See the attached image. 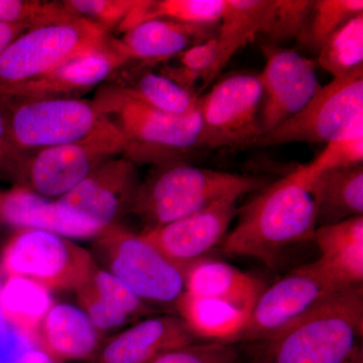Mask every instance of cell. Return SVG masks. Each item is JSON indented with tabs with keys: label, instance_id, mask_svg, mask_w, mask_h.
I'll return each instance as SVG.
<instances>
[{
	"label": "cell",
	"instance_id": "obj_9",
	"mask_svg": "<svg viewBox=\"0 0 363 363\" xmlns=\"http://www.w3.org/2000/svg\"><path fill=\"white\" fill-rule=\"evenodd\" d=\"M123 138L111 119L78 142L45 147L23 156L20 183L47 198L63 197L112 157L123 155Z\"/></svg>",
	"mask_w": 363,
	"mask_h": 363
},
{
	"label": "cell",
	"instance_id": "obj_28",
	"mask_svg": "<svg viewBox=\"0 0 363 363\" xmlns=\"http://www.w3.org/2000/svg\"><path fill=\"white\" fill-rule=\"evenodd\" d=\"M224 0H138L118 33L145 21L164 18L190 25L217 26L223 13Z\"/></svg>",
	"mask_w": 363,
	"mask_h": 363
},
{
	"label": "cell",
	"instance_id": "obj_7",
	"mask_svg": "<svg viewBox=\"0 0 363 363\" xmlns=\"http://www.w3.org/2000/svg\"><path fill=\"white\" fill-rule=\"evenodd\" d=\"M0 107L14 149L21 157L45 147L84 140L108 117L93 100L9 99Z\"/></svg>",
	"mask_w": 363,
	"mask_h": 363
},
{
	"label": "cell",
	"instance_id": "obj_8",
	"mask_svg": "<svg viewBox=\"0 0 363 363\" xmlns=\"http://www.w3.org/2000/svg\"><path fill=\"white\" fill-rule=\"evenodd\" d=\"M363 136V68L322 86L304 108L260 135L253 147L291 143H329Z\"/></svg>",
	"mask_w": 363,
	"mask_h": 363
},
{
	"label": "cell",
	"instance_id": "obj_5",
	"mask_svg": "<svg viewBox=\"0 0 363 363\" xmlns=\"http://www.w3.org/2000/svg\"><path fill=\"white\" fill-rule=\"evenodd\" d=\"M101 269L128 286L150 309H176L185 293V274L140 234L116 224L95 236Z\"/></svg>",
	"mask_w": 363,
	"mask_h": 363
},
{
	"label": "cell",
	"instance_id": "obj_25",
	"mask_svg": "<svg viewBox=\"0 0 363 363\" xmlns=\"http://www.w3.org/2000/svg\"><path fill=\"white\" fill-rule=\"evenodd\" d=\"M196 338L238 344L250 313L217 298L184 293L176 307Z\"/></svg>",
	"mask_w": 363,
	"mask_h": 363
},
{
	"label": "cell",
	"instance_id": "obj_23",
	"mask_svg": "<svg viewBox=\"0 0 363 363\" xmlns=\"http://www.w3.org/2000/svg\"><path fill=\"white\" fill-rule=\"evenodd\" d=\"M143 64H125L106 81L128 96L172 116L192 113L199 106V95Z\"/></svg>",
	"mask_w": 363,
	"mask_h": 363
},
{
	"label": "cell",
	"instance_id": "obj_18",
	"mask_svg": "<svg viewBox=\"0 0 363 363\" xmlns=\"http://www.w3.org/2000/svg\"><path fill=\"white\" fill-rule=\"evenodd\" d=\"M217 33L216 26L157 18L140 23L123 33L118 42L130 62L156 68L186 50L216 37Z\"/></svg>",
	"mask_w": 363,
	"mask_h": 363
},
{
	"label": "cell",
	"instance_id": "obj_33",
	"mask_svg": "<svg viewBox=\"0 0 363 363\" xmlns=\"http://www.w3.org/2000/svg\"><path fill=\"white\" fill-rule=\"evenodd\" d=\"M313 0H276L274 18L267 33L269 44L297 39L301 40L311 16Z\"/></svg>",
	"mask_w": 363,
	"mask_h": 363
},
{
	"label": "cell",
	"instance_id": "obj_13",
	"mask_svg": "<svg viewBox=\"0 0 363 363\" xmlns=\"http://www.w3.org/2000/svg\"><path fill=\"white\" fill-rule=\"evenodd\" d=\"M260 49L266 58L259 74L264 91L259 117L262 135L302 111L322 86L312 60L269 43Z\"/></svg>",
	"mask_w": 363,
	"mask_h": 363
},
{
	"label": "cell",
	"instance_id": "obj_29",
	"mask_svg": "<svg viewBox=\"0 0 363 363\" xmlns=\"http://www.w3.org/2000/svg\"><path fill=\"white\" fill-rule=\"evenodd\" d=\"M319 65L333 79L363 68V13L338 28L319 49Z\"/></svg>",
	"mask_w": 363,
	"mask_h": 363
},
{
	"label": "cell",
	"instance_id": "obj_35",
	"mask_svg": "<svg viewBox=\"0 0 363 363\" xmlns=\"http://www.w3.org/2000/svg\"><path fill=\"white\" fill-rule=\"evenodd\" d=\"M150 363H245L238 344L205 341L166 351Z\"/></svg>",
	"mask_w": 363,
	"mask_h": 363
},
{
	"label": "cell",
	"instance_id": "obj_36",
	"mask_svg": "<svg viewBox=\"0 0 363 363\" xmlns=\"http://www.w3.org/2000/svg\"><path fill=\"white\" fill-rule=\"evenodd\" d=\"M75 292L77 294L81 309L102 333L105 334V332L121 328L133 321L130 317L119 312L100 297L91 285L89 279Z\"/></svg>",
	"mask_w": 363,
	"mask_h": 363
},
{
	"label": "cell",
	"instance_id": "obj_32",
	"mask_svg": "<svg viewBox=\"0 0 363 363\" xmlns=\"http://www.w3.org/2000/svg\"><path fill=\"white\" fill-rule=\"evenodd\" d=\"M66 11L89 21L108 33H118L138 0H63Z\"/></svg>",
	"mask_w": 363,
	"mask_h": 363
},
{
	"label": "cell",
	"instance_id": "obj_37",
	"mask_svg": "<svg viewBox=\"0 0 363 363\" xmlns=\"http://www.w3.org/2000/svg\"><path fill=\"white\" fill-rule=\"evenodd\" d=\"M362 161L363 136L341 138L327 143L323 152L306 167L311 175H316L327 169L360 164Z\"/></svg>",
	"mask_w": 363,
	"mask_h": 363
},
{
	"label": "cell",
	"instance_id": "obj_16",
	"mask_svg": "<svg viewBox=\"0 0 363 363\" xmlns=\"http://www.w3.org/2000/svg\"><path fill=\"white\" fill-rule=\"evenodd\" d=\"M130 63L118 39L112 37L104 49L71 60L37 79L0 88V98L9 99H76L99 87L112 74Z\"/></svg>",
	"mask_w": 363,
	"mask_h": 363
},
{
	"label": "cell",
	"instance_id": "obj_6",
	"mask_svg": "<svg viewBox=\"0 0 363 363\" xmlns=\"http://www.w3.org/2000/svg\"><path fill=\"white\" fill-rule=\"evenodd\" d=\"M112 37L83 18L30 28L0 54V88L32 81L71 60L104 49Z\"/></svg>",
	"mask_w": 363,
	"mask_h": 363
},
{
	"label": "cell",
	"instance_id": "obj_20",
	"mask_svg": "<svg viewBox=\"0 0 363 363\" xmlns=\"http://www.w3.org/2000/svg\"><path fill=\"white\" fill-rule=\"evenodd\" d=\"M321 257L313 262L339 288L362 286L363 215L318 227L315 233Z\"/></svg>",
	"mask_w": 363,
	"mask_h": 363
},
{
	"label": "cell",
	"instance_id": "obj_14",
	"mask_svg": "<svg viewBox=\"0 0 363 363\" xmlns=\"http://www.w3.org/2000/svg\"><path fill=\"white\" fill-rule=\"evenodd\" d=\"M140 183L136 164L112 157L57 201L102 233L130 215Z\"/></svg>",
	"mask_w": 363,
	"mask_h": 363
},
{
	"label": "cell",
	"instance_id": "obj_42",
	"mask_svg": "<svg viewBox=\"0 0 363 363\" xmlns=\"http://www.w3.org/2000/svg\"><path fill=\"white\" fill-rule=\"evenodd\" d=\"M2 284H1V281H0V292H1V289H2Z\"/></svg>",
	"mask_w": 363,
	"mask_h": 363
},
{
	"label": "cell",
	"instance_id": "obj_41",
	"mask_svg": "<svg viewBox=\"0 0 363 363\" xmlns=\"http://www.w3.org/2000/svg\"><path fill=\"white\" fill-rule=\"evenodd\" d=\"M2 193H0V207H1Z\"/></svg>",
	"mask_w": 363,
	"mask_h": 363
},
{
	"label": "cell",
	"instance_id": "obj_1",
	"mask_svg": "<svg viewBox=\"0 0 363 363\" xmlns=\"http://www.w3.org/2000/svg\"><path fill=\"white\" fill-rule=\"evenodd\" d=\"M316 213L311 177L302 164L238 209V224L222 241V250L276 269L286 252L315 240Z\"/></svg>",
	"mask_w": 363,
	"mask_h": 363
},
{
	"label": "cell",
	"instance_id": "obj_38",
	"mask_svg": "<svg viewBox=\"0 0 363 363\" xmlns=\"http://www.w3.org/2000/svg\"><path fill=\"white\" fill-rule=\"evenodd\" d=\"M23 157L14 149L7 131L6 119L0 107V175L20 183Z\"/></svg>",
	"mask_w": 363,
	"mask_h": 363
},
{
	"label": "cell",
	"instance_id": "obj_2",
	"mask_svg": "<svg viewBox=\"0 0 363 363\" xmlns=\"http://www.w3.org/2000/svg\"><path fill=\"white\" fill-rule=\"evenodd\" d=\"M362 339L363 288L351 286L247 343V363H363Z\"/></svg>",
	"mask_w": 363,
	"mask_h": 363
},
{
	"label": "cell",
	"instance_id": "obj_11",
	"mask_svg": "<svg viewBox=\"0 0 363 363\" xmlns=\"http://www.w3.org/2000/svg\"><path fill=\"white\" fill-rule=\"evenodd\" d=\"M264 91L259 74L238 72L199 97L202 149H240L259 140Z\"/></svg>",
	"mask_w": 363,
	"mask_h": 363
},
{
	"label": "cell",
	"instance_id": "obj_10",
	"mask_svg": "<svg viewBox=\"0 0 363 363\" xmlns=\"http://www.w3.org/2000/svg\"><path fill=\"white\" fill-rule=\"evenodd\" d=\"M94 257L64 236L38 229H20L6 245L1 271L47 289L76 291L92 276Z\"/></svg>",
	"mask_w": 363,
	"mask_h": 363
},
{
	"label": "cell",
	"instance_id": "obj_12",
	"mask_svg": "<svg viewBox=\"0 0 363 363\" xmlns=\"http://www.w3.org/2000/svg\"><path fill=\"white\" fill-rule=\"evenodd\" d=\"M341 290L344 289L329 281L313 262L297 267L264 289L238 343L253 342L271 335Z\"/></svg>",
	"mask_w": 363,
	"mask_h": 363
},
{
	"label": "cell",
	"instance_id": "obj_39",
	"mask_svg": "<svg viewBox=\"0 0 363 363\" xmlns=\"http://www.w3.org/2000/svg\"><path fill=\"white\" fill-rule=\"evenodd\" d=\"M9 363H66L54 357L49 351L45 350L42 345L35 346L26 350L13 362Z\"/></svg>",
	"mask_w": 363,
	"mask_h": 363
},
{
	"label": "cell",
	"instance_id": "obj_26",
	"mask_svg": "<svg viewBox=\"0 0 363 363\" xmlns=\"http://www.w3.org/2000/svg\"><path fill=\"white\" fill-rule=\"evenodd\" d=\"M276 0H224L223 13L219 23V72L241 48L260 35H266L274 18Z\"/></svg>",
	"mask_w": 363,
	"mask_h": 363
},
{
	"label": "cell",
	"instance_id": "obj_3",
	"mask_svg": "<svg viewBox=\"0 0 363 363\" xmlns=\"http://www.w3.org/2000/svg\"><path fill=\"white\" fill-rule=\"evenodd\" d=\"M266 186L257 177L200 168L189 162H169L152 167L140 183L130 215L143 222V233H147Z\"/></svg>",
	"mask_w": 363,
	"mask_h": 363
},
{
	"label": "cell",
	"instance_id": "obj_27",
	"mask_svg": "<svg viewBox=\"0 0 363 363\" xmlns=\"http://www.w3.org/2000/svg\"><path fill=\"white\" fill-rule=\"evenodd\" d=\"M52 305L49 289L20 277H9L0 292V309L6 319L39 342L40 323Z\"/></svg>",
	"mask_w": 363,
	"mask_h": 363
},
{
	"label": "cell",
	"instance_id": "obj_22",
	"mask_svg": "<svg viewBox=\"0 0 363 363\" xmlns=\"http://www.w3.org/2000/svg\"><path fill=\"white\" fill-rule=\"evenodd\" d=\"M266 284L225 262L198 260L185 272V292L198 297L217 298L252 312Z\"/></svg>",
	"mask_w": 363,
	"mask_h": 363
},
{
	"label": "cell",
	"instance_id": "obj_30",
	"mask_svg": "<svg viewBox=\"0 0 363 363\" xmlns=\"http://www.w3.org/2000/svg\"><path fill=\"white\" fill-rule=\"evenodd\" d=\"M174 59L178 60L177 65H164L159 69L160 73L194 93H197L198 81L202 80L206 86L220 74L216 37L186 50Z\"/></svg>",
	"mask_w": 363,
	"mask_h": 363
},
{
	"label": "cell",
	"instance_id": "obj_15",
	"mask_svg": "<svg viewBox=\"0 0 363 363\" xmlns=\"http://www.w3.org/2000/svg\"><path fill=\"white\" fill-rule=\"evenodd\" d=\"M240 198L229 197L140 235L185 274L188 267L205 259L221 245L238 213Z\"/></svg>",
	"mask_w": 363,
	"mask_h": 363
},
{
	"label": "cell",
	"instance_id": "obj_17",
	"mask_svg": "<svg viewBox=\"0 0 363 363\" xmlns=\"http://www.w3.org/2000/svg\"><path fill=\"white\" fill-rule=\"evenodd\" d=\"M196 341L180 317H150L105 339L94 357L86 363H150L166 351Z\"/></svg>",
	"mask_w": 363,
	"mask_h": 363
},
{
	"label": "cell",
	"instance_id": "obj_31",
	"mask_svg": "<svg viewBox=\"0 0 363 363\" xmlns=\"http://www.w3.org/2000/svg\"><path fill=\"white\" fill-rule=\"evenodd\" d=\"M362 11V0H317L300 42L319 50L327 38Z\"/></svg>",
	"mask_w": 363,
	"mask_h": 363
},
{
	"label": "cell",
	"instance_id": "obj_19",
	"mask_svg": "<svg viewBox=\"0 0 363 363\" xmlns=\"http://www.w3.org/2000/svg\"><path fill=\"white\" fill-rule=\"evenodd\" d=\"M0 221L20 229H38L64 238H95L101 233L57 200L51 201L20 186L2 193Z\"/></svg>",
	"mask_w": 363,
	"mask_h": 363
},
{
	"label": "cell",
	"instance_id": "obj_40",
	"mask_svg": "<svg viewBox=\"0 0 363 363\" xmlns=\"http://www.w3.org/2000/svg\"><path fill=\"white\" fill-rule=\"evenodd\" d=\"M28 30H30V28L26 26L0 23V54L6 49L7 45Z\"/></svg>",
	"mask_w": 363,
	"mask_h": 363
},
{
	"label": "cell",
	"instance_id": "obj_34",
	"mask_svg": "<svg viewBox=\"0 0 363 363\" xmlns=\"http://www.w3.org/2000/svg\"><path fill=\"white\" fill-rule=\"evenodd\" d=\"M91 285L98 295L109 305L123 313L131 320L149 316L154 313L149 306L140 300L121 279L116 278L111 272L97 267L89 278Z\"/></svg>",
	"mask_w": 363,
	"mask_h": 363
},
{
	"label": "cell",
	"instance_id": "obj_4",
	"mask_svg": "<svg viewBox=\"0 0 363 363\" xmlns=\"http://www.w3.org/2000/svg\"><path fill=\"white\" fill-rule=\"evenodd\" d=\"M93 101L121 131L123 156L135 164L156 167L188 162L202 149L199 106L192 113L172 116L133 99L107 82L97 88Z\"/></svg>",
	"mask_w": 363,
	"mask_h": 363
},
{
	"label": "cell",
	"instance_id": "obj_21",
	"mask_svg": "<svg viewBox=\"0 0 363 363\" xmlns=\"http://www.w3.org/2000/svg\"><path fill=\"white\" fill-rule=\"evenodd\" d=\"M39 339L45 350L68 363L89 362L106 338L81 308L57 304L43 319Z\"/></svg>",
	"mask_w": 363,
	"mask_h": 363
},
{
	"label": "cell",
	"instance_id": "obj_24",
	"mask_svg": "<svg viewBox=\"0 0 363 363\" xmlns=\"http://www.w3.org/2000/svg\"><path fill=\"white\" fill-rule=\"evenodd\" d=\"M310 177L316 201L317 228L362 216V164L327 169L316 175L310 174Z\"/></svg>",
	"mask_w": 363,
	"mask_h": 363
}]
</instances>
